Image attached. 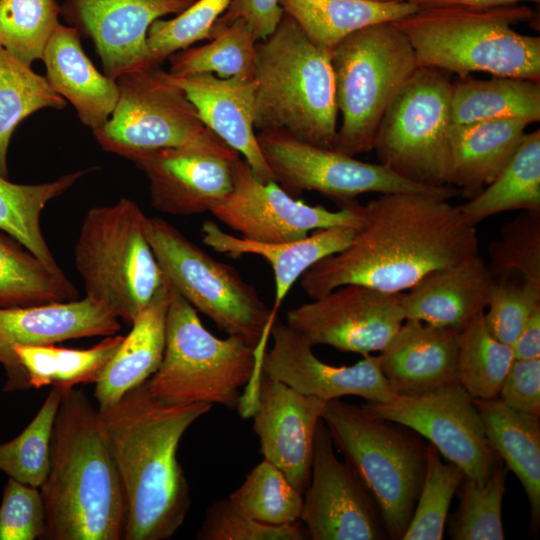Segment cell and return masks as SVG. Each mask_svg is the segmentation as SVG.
Segmentation results:
<instances>
[{
  "mask_svg": "<svg viewBox=\"0 0 540 540\" xmlns=\"http://www.w3.org/2000/svg\"><path fill=\"white\" fill-rule=\"evenodd\" d=\"M362 212L350 243L301 276L311 299L346 284L403 293L428 273L479 254L476 226L439 195L379 194Z\"/></svg>",
  "mask_w": 540,
  "mask_h": 540,
  "instance_id": "6da1fadb",
  "label": "cell"
},
{
  "mask_svg": "<svg viewBox=\"0 0 540 540\" xmlns=\"http://www.w3.org/2000/svg\"><path fill=\"white\" fill-rule=\"evenodd\" d=\"M211 408L206 403H165L144 382L98 409L126 496L123 540H166L183 525L191 497L178 446L187 429Z\"/></svg>",
  "mask_w": 540,
  "mask_h": 540,
  "instance_id": "7a4b0ae2",
  "label": "cell"
},
{
  "mask_svg": "<svg viewBox=\"0 0 540 540\" xmlns=\"http://www.w3.org/2000/svg\"><path fill=\"white\" fill-rule=\"evenodd\" d=\"M46 540H121L127 520L123 484L98 408L81 390H63L50 468L40 487Z\"/></svg>",
  "mask_w": 540,
  "mask_h": 540,
  "instance_id": "3957f363",
  "label": "cell"
},
{
  "mask_svg": "<svg viewBox=\"0 0 540 540\" xmlns=\"http://www.w3.org/2000/svg\"><path fill=\"white\" fill-rule=\"evenodd\" d=\"M254 127L283 131L334 149L338 108L331 50L312 42L284 13L276 30L256 42Z\"/></svg>",
  "mask_w": 540,
  "mask_h": 540,
  "instance_id": "277c9868",
  "label": "cell"
},
{
  "mask_svg": "<svg viewBox=\"0 0 540 540\" xmlns=\"http://www.w3.org/2000/svg\"><path fill=\"white\" fill-rule=\"evenodd\" d=\"M524 4L489 8L418 9L394 21L409 41L419 67L540 81V37L514 26L533 18Z\"/></svg>",
  "mask_w": 540,
  "mask_h": 540,
  "instance_id": "5b68a950",
  "label": "cell"
},
{
  "mask_svg": "<svg viewBox=\"0 0 540 540\" xmlns=\"http://www.w3.org/2000/svg\"><path fill=\"white\" fill-rule=\"evenodd\" d=\"M321 418L376 502L387 536L401 540L424 481L428 443L413 430L340 398L326 402Z\"/></svg>",
  "mask_w": 540,
  "mask_h": 540,
  "instance_id": "8992f818",
  "label": "cell"
},
{
  "mask_svg": "<svg viewBox=\"0 0 540 540\" xmlns=\"http://www.w3.org/2000/svg\"><path fill=\"white\" fill-rule=\"evenodd\" d=\"M265 342L255 347L239 336L216 337L170 286L163 359L146 381L148 388L168 404L206 403L238 409L241 389L260 372Z\"/></svg>",
  "mask_w": 540,
  "mask_h": 540,
  "instance_id": "52a82bcc",
  "label": "cell"
},
{
  "mask_svg": "<svg viewBox=\"0 0 540 540\" xmlns=\"http://www.w3.org/2000/svg\"><path fill=\"white\" fill-rule=\"evenodd\" d=\"M146 217L135 201L124 197L92 207L74 246L86 296L130 326L167 284L146 237Z\"/></svg>",
  "mask_w": 540,
  "mask_h": 540,
  "instance_id": "ba28073f",
  "label": "cell"
},
{
  "mask_svg": "<svg viewBox=\"0 0 540 540\" xmlns=\"http://www.w3.org/2000/svg\"><path fill=\"white\" fill-rule=\"evenodd\" d=\"M338 112L334 149L355 157L373 150L380 122L419 68L414 51L394 22L364 27L331 49Z\"/></svg>",
  "mask_w": 540,
  "mask_h": 540,
  "instance_id": "9c48e42d",
  "label": "cell"
},
{
  "mask_svg": "<svg viewBox=\"0 0 540 540\" xmlns=\"http://www.w3.org/2000/svg\"><path fill=\"white\" fill-rule=\"evenodd\" d=\"M145 233L169 285L227 335L257 347L277 317L237 269L211 257L162 218L146 217Z\"/></svg>",
  "mask_w": 540,
  "mask_h": 540,
  "instance_id": "30bf717a",
  "label": "cell"
},
{
  "mask_svg": "<svg viewBox=\"0 0 540 540\" xmlns=\"http://www.w3.org/2000/svg\"><path fill=\"white\" fill-rule=\"evenodd\" d=\"M451 91L440 70H416L378 127L373 150L380 164L420 185H450Z\"/></svg>",
  "mask_w": 540,
  "mask_h": 540,
  "instance_id": "8fae6325",
  "label": "cell"
},
{
  "mask_svg": "<svg viewBox=\"0 0 540 540\" xmlns=\"http://www.w3.org/2000/svg\"><path fill=\"white\" fill-rule=\"evenodd\" d=\"M116 81L114 110L92 131L103 150L133 161L157 149L220 139L160 66L124 73Z\"/></svg>",
  "mask_w": 540,
  "mask_h": 540,
  "instance_id": "7c38bea8",
  "label": "cell"
},
{
  "mask_svg": "<svg viewBox=\"0 0 540 540\" xmlns=\"http://www.w3.org/2000/svg\"><path fill=\"white\" fill-rule=\"evenodd\" d=\"M257 141L275 181L290 195L316 191L343 202L365 193H430L449 200L460 194L454 186L420 185L380 163L360 161L283 131L257 132Z\"/></svg>",
  "mask_w": 540,
  "mask_h": 540,
  "instance_id": "4fadbf2b",
  "label": "cell"
},
{
  "mask_svg": "<svg viewBox=\"0 0 540 540\" xmlns=\"http://www.w3.org/2000/svg\"><path fill=\"white\" fill-rule=\"evenodd\" d=\"M362 407L427 439L441 456L474 480L485 481L502 462L486 434L473 397L459 382Z\"/></svg>",
  "mask_w": 540,
  "mask_h": 540,
  "instance_id": "5bb4252c",
  "label": "cell"
},
{
  "mask_svg": "<svg viewBox=\"0 0 540 540\" xmlns=\"http://www.w3.org/2000/svg\"><path fill=\"white\" fill-rule=\"evenodd\" d=\"M340 203L339 210L331 211L296 200L275 180L262 182L240 157L233 166L231 192L210 213L244 239L276 243L302 239L319 229H357L362 205L354 199Z\"/></svg>",
  "mask_w": 540,
  "mask_h": 540,
  "instance_id": "9a60e30c",
  "label": "cell"
},
{
  "mask_svg": "<svg viewBox=\"0 0 540 540\" xmlns=\"http://www.w3.org/2000/svg\"><path fill=\"white\" fill-rule=\"evenodd\" d=\"M401 295L346 284L290 309L285 323L312 347L365 356L383 350L404 322Z\"/></svg>",
  "mask_w": 540,
  "mask_h": 540,
  "instance_id": "2e32d148",
  "label": "cell"
},
{
  "mask_svg": "<svg viewBox=\"0 0 540 540\" xmlns=\"http://www.w3.org/2000/svg\"><path fill=\"white\" fill-rule=\"evenodd\" d=\"M300 521L312 540H380L387 536L376 502L356 471L336 456L322 418L316 429Z\"/></svg>",
  "mask_w": 540,
  "mask_h": 540,
  "instance_id": "e0dca14e",
  "label": "cell"
},
{
  "mask_svg": "<svg viewBox=\"0 0 540 540\" xmlns=\"http://www.w3.org/2000/svg\"><path fill=\"white\" fill-rule=\"evenodd\" d=\"M238 152L221 139L145 153L132 162L149 183L152 206L175 216L210 212L233 187Z\"/></svg>",
  "mask_w": 540,
  "mask_h": 540,
  "instance_id": "ac0fdd59",
  "label": "cell"
},
{
  "mask_svg": "<svg viewBox=\"0 0 540 540\" xmlns=\"http://www.w3.org/2000/svg\"><path fill=\"white\" fill-rule=\"evenodd\" d=\"M270 335L273 344L263 352L260 371L304 395L325 402L352 395L372 403H386L397 396L381 371L378 355H365L349 366H333L317 358L312 346L277 317Z\"/></svg>",
  "mask_w": 540,
  "mask_h": 540,
  "instance_id": "d6986e66",
  "label": "cell"
},
{
  "mask_svg": "<svg viewBox=\"0 0 540 540\" xmlns=\"http://www.w3.org/2000/svg\"><path fill=\"white\" fill-rule=\"evenodd\" d=\"M196 0H66L63 18L89 38L106 76L120 75L151 64L147 32L157 19L179 14Z\"/></svg>",
  "mask_w": 540,
  "mask_h": 540,
  "instance_id": "ffe728a7",
  "label": "cell"
},
{
  "mask_svg": "<svg viewBox=\"0 0 540 540\" xmlns=\"http://www.w3.org/2000/svg\"><path fill=\"white\" fill-rule=\"evenodd\" d=\"M253 430L264 459L303 494L311 476L316 429L326 402L304 395L263 372L256 377Z\"/></svg>",
  "mask_w": 540,
  "mask_h": 540,
  "instance_id": "44dd1931",
  "label": "cell"
},
{
  "mask_svg": "<svg viewBox=\"0 0 540 540\" xmlns=\"http://www.w3.org/2000/svg\"><path fill=\"white\" fill-rule=\"evenodd\" d=\"M120 319L105 305L86 296L67 302L0 309V364L5 392L30 389L15 357L14 345H49L70 339L115 335Z\"/></svg>",
  "mask_w": 540,
  "mask_h": 540,
  "instance_id": "7402d4cb",
  "label": "cell"
},
{
  "mask_svg": "<svg viewBox=\"0 0 540 540\" xmlns=\"http://www.w3.org/2000/svg\"><path fill=\"white\" fill-rule=\"evenodd\" d=\"M166 75L194 105L203 124L239 153L262 181L275 180L261 152L254 127L255 82L210 73Z\"/></svg>",
  "mask_w": 540,
  "mask_h": 540,
  "instance_id": "603a6c76",
  "label": "cell"
},
{
  "mask_svg": "<svg viewBox=\"0 0 540 540\" xmlns=\"http://www.w3.org/2000/svg\"><path fill=\"white\" fill-rule=\"evenodd\" d=\"M459 332L405 319L380 351V367L397 395H415L459 382Z\"/></svg>",
  "mask_w": 540,
  "mask_h": 540,
  "instance_id": "cb8c5ba5",
  "label": "cell"
},
{
  "mask_svg": "<svg viewBox=\"0 0 540 540\" xmlns=\"http://www.w3.org/2000/svg\"><path fill=\"white\" fill-rule=\"evenodd\" d=\"M494 283L495 278L480 253L436 269L402 293L405 319L460 332L478 313L485 311Z\"/></svg>",
  "mask_w": 540,
  "mask_h": 540,
  "instance_id": "d4e9b609",
  "label": "cell"
},
{
  "mask_svg": "<svg viewBox=\"0 0 540 540\" xmlns=\"http://www.w3.org/2000/svg\"><path fill=\"white\" fill-rule=\"evenodd\" d=\"M42 61L49 85L73 105L80 121L92 131L103 126L117 103L118 84L96 69L82 48L80 32L60 24Z\"/></svg>",
  "mask_w": 540,
  "mask_h": 540,
  "instance_id": "484cf974",
  "label": "cell"
},
{
  "mask_svg": "<svg viewBox=\"0 0 540 540\" xmlns=\"http://www.w3.org/2000/svg\"><path fill=\"white\" fill-rule=\"evenodd\" d=\"M200 230L202 242L216 252L233 258L246 254L257 255L271 265L275 282L271 311L277 315L293 284L317 262L344 249L356 229L345 226L319 229L302 239L276 243L231 235L211 220L204 221Z\"/></svg>",
  "mask_w": 540,
  "mask_h": 540,
  "instance_id": "4316f807",
  "label": "cell"
},
{
  "mask_svg": "<svg viewBox=\"0 0 540 540\" xmlns=\"http://www.w3.org/2000/svg\"><path fill=\"white\" fill-rule=\"evenodd\" d=\"M170 298L167 281L131 324L113 358L95 383L98 409L115 404L126 392L146 382L159 368L165 349Z\"/></svg>",
  "mask_w": 540,
  "mask_h": 540,
  "instance_id": "83f0119b",
  "label": "cell"
},
{
  "mask_svg": "<svg viewBox=\"0 0 540 540\" xmlns=\"http://www.w3.org/2000/svg\"><path fill=\"white\" fill-rule=\"evenodd\" d=\"M528 125L518 119L451 124L450 185L469 198L478 194L511 159Z\"/></svg>",
  "mask_w": 540,
  "mask_h": 540,
  "instance_id": "f1b7e54d",
  "label": "cell"
},
{
  "mask_svg": "<svg viewBox=\"0 0 540 540\" xmlns=\"http://www.w3.org/2000/svg\"><path fill=\"white\" fill-rule=\"evenodd\" d=\"M473 401L491 444L524 488L531 511V526L536 530L540 523L539 417L514 410L498 397L473 398Z\"/></svg>",
  "mask_w": 540,
  "mask_h": 540,
  "instance_id": "f546056e",
  "label": "cell"
},
{
  "mask_svg": "<svg viewBox=\"0 0 540 540\" xmlns=\"http://www.w3.org/2000/svg\"><path fill=\"white\" fill-rule=\"evenodd\" d=\"M280 4L312 42L329 50L364 27L394 22L418 10L409 1L280 0Z\"/></svg>",
  "mask_w": 540,
  "mask_h": 540,
  "instance_id": "4dcf8cb0",
  "label": "cell"
},
{
  "mask_svg": "<svg viewBox=\"0 0 540 540\" xmlns=\"http://www.w3.org/2000/svg\"><path fill=\"white\" fill-rule=\"evenodd\" d=\"M451 124L518 119L540 120V81L493 76L482 80L466 76L452 84Z\"/></svg>",
  "mask_w": 540,
  "mask_h": 540,
  "instance_id": "1f68e13d",
  "label": "cell"
},
{
  "mask_svg": "<svg viewBox=\"0 0 540 540\" xmlns=\"http://www.w3.org/2000/svg\"><path fill=\"white\" fill-rule=\"evenodd\" d=\"M458 207L474 226L501 212L540 211V130L525 133L495 179Z\"/></svg>",
  "mask_w": 540,
  "mask_h": 540,
  "instance_id": "d6a6232c",
  "label": "cell"
},
{
  "mask_svg": "<svg viewBox=\"0 0 540 540\" xmlns=\"http://www.w3.org/2000/svg\"><path fill=\"white\" fill-rule=\"evenodd\" d=\"M124 336H106L88 349L49 345H14L12 351L24 370L30 388L51 385L62 390L96 383Z\"/></svg>",
  "mask_w": 540,
  "mask_h": 540,
  "instance_id": "836d02e7",
  "label": "cell"
},
{
  "mask_svg": "<svg viewBox=\"0 0 540 540\" xmlns=\"http://www.w3.org/2000/svg\"><path fill=\"white\" fill-rule=\"evenodd\" d=\"M78 298L62 270L50 268L15 238L0 233V309Z\"/></svg>",
  "mask_w": 540,
  "mask_h": 540,
  "instance_id": "e575fe53",
  "label": "cell"
},
{
  "mask_svg": "<svg viewBox=\"0 0 540 540\" xmlns=\"http://www.w3.org/2000/svg\"><path fill=\"white\" fill-rule=\"evenodd\" d=\"M94 168L74 171L40 184H18L0 175V230L19 241L46 265L61 270L42 233L40 216L51 200Z\"/></svg>",
  "mask_w": 540,
  "mask_h": 540,
  "instance_id": "d590c367",
  "label": "cell"
},
{
  "mask_svg": "<svg viewBox=\"0 0 540 540\" xmlns=\"http://www.w3.org/2000/svg\"><path fill=\"white\" fill-rule=\"evenodd\" d=\"M66 100L45 77L35 73L0 47V175L8 176L7 152L15 128L34 112L61 110Z\"/></svg>",
  "mask_w": 540,
  "mask_h": 540,
  "instance_id": "8d00e7d4",
  "label": "cell"
},
{
  "mask_svg": "<svg viewBox=\"0 0 540 540\" xmlns=\"http://www.w3.org/2000/svg\"><path fill=\"white\" fill-rule=\"evenodd\" d=\"M256 42L248 25L243 20H236L214 30L207 44L188 47L169 56V72L254 79Z\"/></svg>",
  "mask_w": 540,
  "mask_h": 540,
  "instance_id": "74e56055",
  "label": "cell"
},
{
  "mask_svg": "<svg viewBox=\"0 0 540 540\" xmlns=\"http://www.w3.org/2000/svg\"><path fill=\"white\" fill-rule=\"evenodd\" d=\"M514 360L512 347L488 330L484 312L478 313L458 334L457 377L473 397H498Z\"/></svg>",
  "mask_w": 540,
  "mask_h": 540,
  "instance_id": "f35d334b",
  "label": "cell"
},
{
  "mask_svg": "<svg viewBox=\"0 0 540 540\" xmlns=\"http://www.w3.org/2000/svg\"><path fill=\"white\" fill-rule=\"evenodd\" d=\"M303 495L275 465L263 459L227 500L246 517L282 525L300 521Z\"/></svg>",
  "mask_w": 540,
  "mask_h": 540,
  "instance_id": "ab89813d",
  "label": "cell"
},
{
  "mask_svg": "<svg viewBox=\"0 0 540 540\" xmlns=\"http://www.w3.org/2000/svg\"><path fill=\"white\" fill-rule=\"evenodd\" d=\"M63 390L52 387L29 424L13 439L0 443V472L37 488L50 468L51 440Z\"/></svg>",
  "mask_w": 540,
  "mask_h": 540,
  "instance_id": "60d3db41",
  "label": "cell"
},
{
  "mask_svg": "<svg viewBox=\"0 0 540 540\" xmlns=\"http://www.w3.org/2000/svg\"><path fill=\"white\" fill-rule=\"evenodd\" d=\"M509 468L502 461L485 481L464 476L456 493L459 505L449 520L454 540H503L502 502Z\"/></svg>",
  "mask_w": 540,
  "mask_h": 540,
  "instance_id": "b9f144b4",
  "label": "cell"
},
{
  "mask_svg": "<svg viewBox=\"0 0 540 540\" xmlns=\"http://www.w3.org/2000/svg\"><path fill=\"white\" fill-rule=\"evenodd\" d=\"M57 0H0V47L31 66L59 27Z\"/></svg>",
  "mask_w": 540,
  "mask_h": 540,
  "instance_id": "7bdbcfd3",
  "label": "cell"
},
{
  "mask_svg": "<svg viewBox=\"0 0 540 540\" xmlns=\"http://www.w3.org/2000/svg\"><path fill=\"white\" fill-rule=\"evenodd\" d=\"M465 474L428 443L427 466L416 506L401 540H441L451 500Z\"/></svg>",
  "mask_w": 540,
  "mask_h": 540,
  "instance_id": "ee69618b",
  "label": "cell"
},
{
  "mask_svg": "<svg viewBox=\"0 0 540 540\" xmlns=\"http://www.w3.org/2000/svg\"><path fill=\"white\" fill-rule=\"evenodd\" d=\"M489 256L495 279L514 276L540 288V211H521L503 225Z\"/></svg>",
  "mask_w": 540,
  "mask_h": 540,
  "instance_id": "f6af8a7d",
  "label": "cell"
},
{
  "mask_svg": "<svg viewBox=\"0 0 540 540\" xmlns=\"http://www.w3.org/2000/svg\"><path fill=\"white\" fill-rule=\"evenodd\" d=\"M231 0H196L174 18L154 21L147 32L151 64L160 66L173 53L201 40H210L217 19Z\"/></svg>",
  "mask_w": 540,
  "mask_h": 540,
  "instance_id": "bcb514c9",
  "label": "cell"
},
{
  "mask_svg": "<svg viewBox=\"0 0 540 540\" xmlns=\"http://www.w3.org/2000/svg\"><path fill=\"white\" fill-rule=\"evenodd\" d=\"M540 307V288L514 276L495 279L484 320L489 332L512 347L532 313Z\"/></svg>",
  "mask_w": 540,
  "mask_h": 540,
  "instance_id": "7dc6e473",
  "label": "cell"
},
{
  "mask_svg": "<svg viewBox=\"0 0 540 540\" xmlns=\"http://www.w3.org/2000/svg\"><path fill=\"white\" fill-rule=\"evenodd\" d=\"M198 540H305L301 521L293 524H266L237 512L227 499L212 503L199 531Z\"/></svg>",
  "mask_w": 540,
  "mask_h": 540,
  "instance_id": "c3c4849f",
  "label": "cell"
},
{
  "mask_svg": "<svg viewBox=\"0 0 540 540\" xmlns=\"http://www.w3.org/2000/svg\"><path fill=\"white\" fill-rule=\"evenodd\" d=\"M45 533L40 488L8 478L0 503V540L44 539Z\"/></svg>",
  "mask_w": 540,
  "mask_h": 540,
  "instance_id": "681fc988",
  "label": "cell"
},
{
  "mask_svg": "<svg viewBox=\"0 0 540 540\" xmlns=\"http://www.w3.org/2000/svg\"><path fill=\"white\" fill-rule=\"evenodd\" d=\"M498 396L510 408L540 417V358L514 359Z\"/></svg>",
  "mask_w": 540,
  "mask_h": 540,
  "instance_id": "f907efd6",
  "label": "cell"
},
{
  "mask_svg": "<svg viewBox=\"0 0 540 540\" xmlns=\"http://www.w3.org/2000/svg\"><path fill=\"white\" fill-rule=\"evenodd\" d=\"M284 13L280 0H231L212 32L240 19L248 25L256 41L264 40L276 30Z\"/></svg>",
  "mask_w": 540,
  "mask_h": 540,
  "instance_id": "816d5d0a",
  "label": "cell"
},
{
  "mask_svg": "<svg viewBox=\"0 0 540 540\" xmlns=\"http://www.w3.org/2000/svg\"><path fill=\"white\" fill-rule=\"evenodd\" d=\"M514 359L540 358V307L537 308L512 345Z\"/></svg>",
  "mask_w": 540,
  "mask_h": 540,
  "instance_id": "f5cc1de1",
  "label": "cell"
},
{
  "mask_svg": "<svg viewBox=\"0 0 540 540\" xmlns=\"http://www.w3.org/2000/svg\"><path fill=\"white\" fill-rule=\"evenodd\" d=\"M418 9L428 8H468V9H489L510 5H517L522 2L539 3L540 0H408Z\"/></svg>",
  "mask_w": 540,
  "mask_h": 540,
  "instance_id": "db71d44e",
  "label": "cell"
},
{
  "mask_svg": "<svg viewBox=\"0 0 540 540\" xmlns=\"http://www.w3.org/2000/svg\"><path fill=\"white\" fill-rule=\"evenodd\" d=\"M374 1H383V2H386V1H403V0H374Z\"/></svg>",
  "mask_w": 540,
  "mask_h": 540,
  "instance_id": "11a10c76",
  "label": "cell"
},
{
  "mask_svg": "<svg viewBox=\"0 0 540 540\" xmlns=\"http://www.w3.org/2000/svg\"><path fill=\"white\" fill-rule=\"evenodd\" d=\"M403 1H408V0H403Z\"/></svg>",
  "mask_w": 540,
  "mask_h": 540,
  "instance_id": "9f6ffc18",
  "label": "cell"
}]
</instances>
